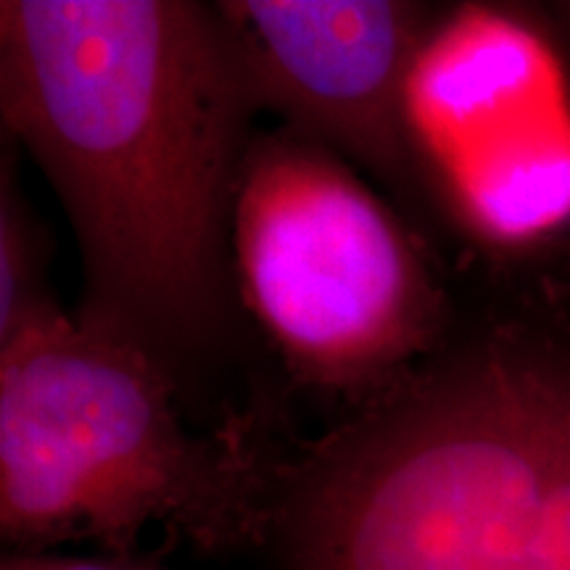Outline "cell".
Listing matches in <instances>:
<instances>
[{
	"instance_id": "1",
	"label": "cell",
	"mask_w": 570,
	"mask_h": 570,
	"mask_svg": "<svg viewBox=\"0 0 570 570\" xmlns=\"http://www.w3.org/2000/svg\"><path fill=\"white\" fill-rule=\"evenodd\" d=\"M262 109L223 6L3 0L0 114L69 214L77 320L180 389L233 333V206Z\"/></svg>"
},
{
	"instance_id": "2",
	"label": "cell",
	"mask_w": 570,
	"mask_h": 570,
	"mask_svg": "<svg viewBox=\"0 0 570 570\" xmlns=\"http://www.w3.org/2000/svg\"><path fill=\"white\" fill-rule=\"evenodd\" d=\"M283 570H570V346L508 325L277 475Z\"/></svg>"
},
{
	"instance_id": "3",
	"label": "cell",
	"mask_w": 570,
	"mask_h": 570,
	"mask_svg": "<svg viewBox=\"0 0 570 570\" xmlns=\"http://www.w3.org/2000/svg\"><path fill=\"white\" fill-rule=\"evenodd\" d=\"M177 383L56 312L0 344V533L13 552L96 539L130 554L148 525L202 550L267 539L275 479L183 428Z\"/></svg>"
},
{
	"instance_id": "4",
	"label": "cell",
	"mask_w": 570,
	"mask_h": 570,
	"mask_svg": "<svg viewBox=\"0 0 570 570\" xmlns=\"http://www.w3.org/2000/svg\"><path fill=\"white\" fill-rule=\"evenodd\" d=\"M233 265L248 309L315 381H365L439 331L441 294L402 219L344 156L288 127L248 146Z\"/></svg>"
},
{
	"instance_id": "5",
	"label": "cell",
	"mask_w": 570,
	"mask_h": 570,
	"mask_svg": "<svg viewBox=\"0 0 570 570\" xmlns=\"http://www.w3.org/2000/svg\"><path fill=\"white\" fill-rule=\"evenodd\" d=\"M404 135L417 180L481 244L518 252L570 225V77L520 13L468 6L431 21Z\"/></svg>"
},
{
	"instance_id": "6",
	"label": "cell",
	"mask_w": 570,
	"mask_h": 570,
	"mask_svg": "<svg viewBox=\"0 0 570 570\" xmlns=\"http://www.w3.org/2000/svg\"><path fill=\"white\" fill-rule=\"evenodd\" d=\"M262 106L396 188L415 177L404 88L431 17L396 0L223 3Z\"/></svg>"
},
{
	"instance_id": "7",
	"label": "cell",
	"mask_w": 570,
	"mask_h": 570,
	"mask_svg": "<svg viewBox=\"0 0 570 570\" xmlns=\"http://www.w3.org/2000/svg\"><path fill=\"white\" fill-rule=\"evenodd\" d=\"M48 246L9 154L0 175V344L61 312L46 285Z\"/></svg>"
},
{
	"instance_id": "8",
	"label": "cell",
	"mask_w": 570,
	"mask_h": 570,
	"mask_svg": "<svg viewBox=\"0 0 570 570\" xmlns=\"http://www.w3.org/2000/svg\"><path fill=\"white\" fill-rule=\"evenodd\" d=\"M0 570H164L154 560L135 554H111V558H63L51 552H13L3 558Z\"/></svg>"
},
{
	"instance_id": "9",
	"label": "cell",
	"mask_w": 570,
	"mask_h": 570,
	"mask_svg": "<svg viewBox=\"0 0 570 570\" xmlns=\"http://www.w3.org/2000/svg\"><path fill=\"white\" fill-rule=\"evenodd\" d=\"M566 13H568V17H570V3H568V6H566Z\"/></svg>"
}]
</instances>
